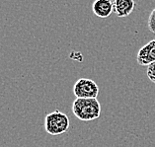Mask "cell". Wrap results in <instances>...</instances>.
Listing matches in <instances>:
<instances>
[{
	"instance_id": "obj_4",
	"label": "cell",
	"mask_w": 155,
	"mask_h": 147,
	"mask_svg": "<svg viewBox=\"0 0 155 147\" xmlns=\"http://www.w3.org/2000/svg\"><path fill=\"white\" fill-rule=\"evenodd\" d=\"M137 60L141 66H148L155 62V39L147 43L138 51Z\"/></svg>"
},
{
	"instance_id": "obj_7",
	"label": "cell",
	"mask_w": 155,
	"mask_h": 147,
	"mask_svg": "<svg viewBox=\"0 0 155 147\" xmlns=\"http://www.w3.org/2000/svg\"><path fill=\"white\" fill-rule=\"evenodd\" d=\"M147 25H148L149 31L155 34V8L151 11L148 17V21H147Z\"/></svg>"
},
{
	"instance_id": "obj_6",
	"label": "cell",
	"mask_w": 155,
	"mask_h": 147,
	"mask_svg": "<svg viewBox=\"0 0 155 147\" xmlns=\"http://www.w3.org/2000/svg\"><path fill=\"white\" fill-rule=\"evenodd\" d=\"M134 6V0H114V12L120 18L130 16Z\"/></svg>"
},
{
	"instance_id": "obj_1",
	"label": "cell",
	"mask_w": 155,
	"mask_h": 147,
	"mask_svg": "<svg viewBox=\"0 0 155 147\" xmlns=\"http://www.w3.org/2000/svg\"><path fill=\"white\" fill-rule=\"evenodd\" d=\"M72 113L78 119L90 122L101 115V105L97 98H76L72 104Z\"/></svg>"
},
{
	"instance_id": "obj_5",
	"label": "cell",
	"mask_w": 155,
	"mask_h": 147,
	"mask_svg": "<svg viewBox=\"0 0 155 147\" xmlns=\"http://www.w3.org/2000/svg\"><path fill=\"white\" fill-rule=\"evenodd\" d=\"M93 13L99 18H108L114 12V2L112 0H95L92 4Z\"/></svg>"
},
{
	"instance_id": "obj_2",
	"label": "cell",
	"mask_w": 155,
	"mask_h": 147,
	"mask_svg": "<svg viewBox=\"0 0 155 147\" xmlns=\"http://www.w3.org/2000/svg\"><path fill=\"white\" fill-rule=\"evenodd\" d=\"M45 129L51 135H59L69 129V118L58 110L50 113L45 119Z\"/></svg>"
},
{
	"instance_id": "obj_3",
	"label": "cell",
	"mask_w": 155,
	"mask_h": 147,
	"mask_svg": "<svg viewBox=\"0 0 155 147\" xmlns=\"http://www.w3.org/2000/svg\"><path fill=\"white\" fill-rule=\"evenodd\" d=\"M73 94L76 98H97L99 87L92 79L80 78L73 86Z\"/></svg>"
},
{
	"instance_id": "obj_8",
	"label": "cell",
	"mask_w": 155,
	"mask_h": 147,
	"mask_svg": "<svg viewBox=\"0 0 155 147\" xmlns=\"http://www.w3.org/2000/svg\"><path fill=\"white\" fill-rule=\"evenodd\" d=\"M146 74H147V77H148L149 80L152 81L155 84V62L151 63V64L147 66Z\"/></svg>"
}]
</instances>
